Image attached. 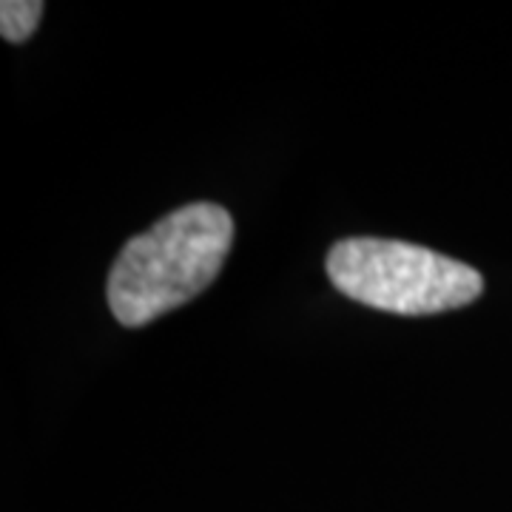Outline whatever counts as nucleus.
<instances>
[{"label": "nucleus", "mask_w": 512, "mask_h": 512, "mask_svg": "<svg viewBox=\"0 0 512 512\" xmlns=\"http://www.w3.org/2000/svg\"><path fill=\"white\" fill-rule=\"evenodd\" d=\"M325 268L339 293L399 316L456 311L484 291V276L467 262L402 239H342L330 248Z\"/></svg>", "instance_id": "2"}, {"label": "nucleus", "mask_w": 512, "mask_h": 512, "mask_svg": "<svg viewBox=\"0 0 512 512\" xmlns=\"http://www.w3.org/2000/svg\"><path fill=\"white\" fill-rule=\"evenodd\" d=\"M43 15L40 0H3L0 3V35L9 43H23L35 35Z\"/></svg>", "instance_id": "3"}, {"label": "nucleus", "mask_w": 512, "mask_h": 512, "mask_svg": "<svg viewBox=\"0 0 512 512\" xmlns=\"http://www.w3.org/2000/svg\"><path fill=\"white\" fill-rule=\"evenodd\" d=\"M234 220L217 202H191L123 245L109 274V308L143 328L200 296L228 259Z\"/></svg>", "instance_id": "1"}]
</instances>
